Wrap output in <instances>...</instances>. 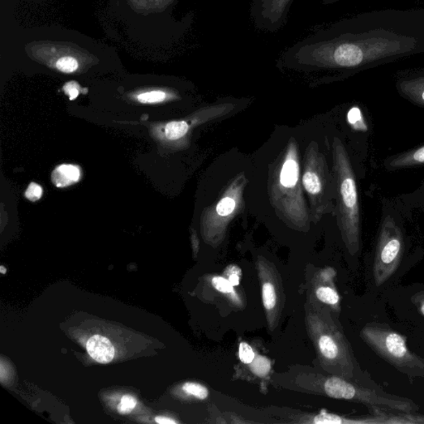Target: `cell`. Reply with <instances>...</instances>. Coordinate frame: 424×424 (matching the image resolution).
Masks as SVG:
<instances>
[{
  "label": "cell",
  "instance_id": "52a82bcc",
  "mask_svg": "<svg viewBox=\"0 0 424 424\" xmlns=\"http://www.w3.org/2000/svg\"><path fill=\"white\" fill-rule=\"evenodd\" d=\"M421 166H424V144L408 151L389 156L383 161V168L389 172Z\"/></svg>",
  "mask_w": 424,
  "mask_h": 424
},
{
  "label": "cell",
  "instance_id": "7c38bea8",
  "mask_svg": "<svg viewBox=\"0 0 424 424\" xmlns=\"http://www.w3.org/2000/svg\"><path fill=\"white\" fill-rule=\"evenodd\" d=\"M80 169L78 167L71 164H63L53 173L51 179L56 186L58 187H64L71 185L79 181L80 179Z\"/></svg>",
  "mask_w": 424,
  "mask_h": 424
},
{
  "label": "cell",
  "instance_id": "2e32d148",
  "mask_svg": "<svg viewBox=\"0 0 424 424\" xmlns=\"http://www.w3.org/2000/svg\"><path fill=\"white\" fill-rule=\"evenodd\" d=\"M400 203L407 207L424 208V183L416 191L409 195L401 196Z\"/></svg>",
  "mask_w": 424,
  "mask_h": 424
},
{
  "label": "cell",
  "instance_id": "f1b7e54d",
  "mask_svg": "<svg viewBox=\"0 0 424 424\" xmlns=\"http://www.w3.org/2000/svg\"><path fill=\"white\" fill-rule=\"evenodd\" d=\"M239 275H237V273H232V275H229V281L231 285L233 286H238L239 285Z\"/></svg>",
  "mask_w": 424,
  "mask_h": 424
},
{
  "label": "cell",
  "instance_id": "9c48e42d",
  "mask_svg": "<svg viewBox=\"0 0 424 424\" xmlns=\"http://www.w3.org/2000/svg\"><path fill=\"white\" fill-rule=\"evenodd\" d=\"M87 348L92 358L99 363H110L115 357L114 346L105 337L96 335L90 338Z\"/></svg>",
  "mask_w": 424,
  "mask_h": 424
},
{
  "label": "cell",
  "instance_id": "1f68e13d",
  "mask_svg": "<svg viewBox=\"0 0 424 424\" xmlns=\"http://www.w3.org/2000/svg\"><path fill=\"white\" fill-rule=\"evenodd\" d=\"M119 412L121 414H130L131 412V409L126 408V407L121 405L118 406Z\"/></svg>",
  "mask_w": 424,
  "mask_h": 424
},
{
  "label": "cell",
  "instance_id": "d6a6232c",
  "mask_svg": "<svg viewBox=\"0 0 424 424\" xmlns=\"http://www.w3.org/2000/svg\"><path fill=\"white\" fill-rule=\"evenodd\" d=\"M337 1H339V0H323V6H328V4L336 3Z\"/></svg>",
  "mask_w": 424,
  "mask_h": 424
},
{
  "label": "cell",
  "instance_id": "d4e9b609",
  "mask_svg": "<svg viewBox=\"0 0 424 424\" xmlns=\"http://www.w3.org/2000/svg\"><path fill=\"white\" fill-rule=\"evenodd\" d=\"M63 89L67 95L69 96L71 101L75 100L76 98L78 96L80 93V85L75 83V81H71V83H67L65 85H64Z\"/></svg>",
  "mask_w": 424,
  "mask_h": 424
},
{
  "label": "cell",
  "instance_id": "8fae6325",
  "mask_svg": "<svg viewBox=\"0 0 424 424\" xmlns=\"http://www.w3.org/2000/svg\"><path fill=\"white\" fill-rule=\"evenodd\" d=\"M400 92L407 100L424 107V77L404 81L400 85Z\"/></svg>",
  "mask_w": 424,
  "mask_h": 424
},
{
  "label": "cell",
  "instance_id": "603a6c76",
  "mask_svg": "<svg viewBox=\"0 0 424 424\" xmlns=\"http://www.w3.org/2000/svg\"><path fill=\"white\" fill-rule=\"evenodd\" d=\"M212 285L217 290L223 294L233 292V285L224 278L216 277L212 280Z\"/></svg>",
  "mask_w": 424,
  "mask_h": 424
},
{
  "label": "cell",
  "instance_id": "7402d4cb",
  "mask_svg": "<svg viewBox=\"0 0 424 424\" xmlns=\"http://www.w3.org/2000/svg\"><path fill=\"white\" fill-rule=\"evenodd\" d=\"M239 359H241L243 363L251 364L254 361V351H253L251 346L246 344V342H242V344L239 345Z\"/></svg>",
  "mask_w": 424,
  "mask_h": 424
},
{
  "label": "cell",
  "instance_id": "ffe728a7",
  "mask_svg": "<svg viewBox=\"0 0 424 424\" xmlns=\"http://www.w3.org/2000/svg\"><path fill=\"white\" fill-rule=\"evenodd\" d=\"M184 391L190 393L199 400L207 399L209 392L203 385L196 383H187L183 387Z\"/></svg>",
  "mask_w": 424,
  "mask_h": 424
},
{
  "label": "cell",
  "instance_id": "5b68a950",
  "mask_svg": "<svg viewBox=\"0 0 424 424\" xmlns=\"http://www.w3.org/2000/svg\"><path fill=\"white\" fill-rule=\"evenodd\" d=\"M294 0H252L251 17L260 31L276 33L285 27Z\"/></svg>",
  "mask_w": 424,
  "mask_h": 424
},
{
  "label": "cell",
  "instance_id": "8992f818",
  "mask_svg": "<svg viewBox=\"0 0 424 424\" xmlns=\"http://www.w3.org/2000/svg\"><path fill=\"white\" fill-rule=\"evenodd\" d=\"M323 155H316L315 150L311 149L309 155L307 156L305 171L303 176V184L311 196H322L325 194H331L337 191L335 177L329 178V173L325 166Z\"/></svg>",
  "mask_w": 424,
  "mask_h": 424
},
{
  "label": "cell",
  "instance_id": "3957f363",
  "mask_svg": "<svg viewBox=\"0 0 424 424\" xmlns=\"http://www.w3.org/2000/svg\"><path fill=\"white\" fill-rule=\"evenodd\" d=\"M362 339L379 357L410 379L424 378V358L410 350L406 337L387 323H367Z\"/></svg>",
  "mask_w": 424,
  "mask_h": 424
},
{
  "label": "cell",
  "instance_id": "277c9868",
  "mask_svg": "<svg viewBox=\"0 0 424 424\" xmlns=\"http://www.w3.org/2000/svg\"><path fill=\"white\" fill-rule=\"evenodd\" d=\"M30 58L63 74H71L97 62L96 56L74 44L66 42L36 41L25 46Z\"/></svg>",
  "mask_w": 424,
  "mask_h": 424
},
{
  "label": "cell",
  "instance_id": "44dd1931",
  "mask_svg": "<svg viewBox=\"0 0 424 424\" xmlns=\"http://www.w3.org/2000/svg\"><path fill=\"white\" fill-rule=\"evenodd\" d=\"M166 93L161 91H153L140 94L138 99L141 103H158L165 100Z\"/></svg>",
  "mask_w": 424,
  "mask_h": 424
},
{
  "label": "cell",
  "instance_id": "7a4b0ae2",
  "mask_svg": "<svg viewBox=\"0 0 424 424\" xmlns=\"http://www.w3.org/2000/svg\"><path fill=\"white\" fill-rule=\"evenodd\" d=\"M404 215L405 207L400 201H384L373 262L376 286L385 284L400 268L406 249Z\"/></svg>",
  "mask_w": 424,
  "mask_h": 424
},
{
  "label": "cell",
  "instance_id": "484cf974",
  "mask_svg": "<svg viewBox=\"0 0 424 424\" xmlns=\"http://www.w3.org/2000/svg\"><path fill=\"white\" fill-rule=\"evenodd\" d=\"M315 423H341V418L336 416V415L329 414L323 413L314 419Z\"/></svg>",
  "mask_w": 424,
  "mask_h": 424
},
{
  "label": "cell",
  "instance_id": "4fadbf2b",
  "mask_svg": "<svg viewBox=\"0 0 424 424\" xmlns=\"http://www.w3.org/2000/svg\"><path fill=\"white\" fill-rule=\"evenodd\" d=\"M319 348L323 357L331 361L341 357L344 353L335 339L328 335H324L320 338Z\"/></svg>",
  "mask_w": 424,
  "mask_h": 424
},
{
  "label": "cell",
  "instance_id": "5bb4252c",
  "mask_svg": "<svg viewBox=\"0 0 424 424\" xmlns=\"http://www.w3.org/2000/svg\"><path fill=\"white\" fill-rule=\"evenodd\" d=\"M238 201L235 196L226 195L221 199L215 208V214L220 219L229 218L237 207Z\"/></svg>",
  "mask_w": 424,
  "mask_h": 424
},
{
  "label": "cell",
  "instance_id": "ac0fdd59",
  "mask_svg": "<svg viewBox=\"0 0 424 424\" xmlns=\"http://www.w3.org/2000/svg\"><path fill=\"white\" fill-rule=\"evenodd\" d=\"M253 372L257 375H266L271 370V362L265 357H258L251 363Z\"/></svg>",
  "mask_w": 424,
  "mask_h": 424
},
{
  "label": "cell",
  "instance_id": "e0dca14e",
  "mask_svg": "<svg viewBox=\"0 0 424 424\" xmlns=\"http://www.w3.org/2000/svg\"><path fill=\"white\" fill-rule=\"evenodd\" d=\"M316 296L321 301L330 304V305H336L339 303V295L335 290L329 287H322L316 291Z\"/></svg>",
  "mask_w": 424,
  "mask_h": 424
},
{
  "label": "cell",
  "instance_id": "30bf717a",
  "mask_svg": "<svg viewBox=\"0 0 424 424\" xmlns=\"http://www.w3.org/2000/svg\"><path fill=\"white\" fill-rule=\"evenodd\" d=\"M177 0H127L133 11L141 15L160 14L172 6Z\"/></svg>",
  "mask_w": 424,
  "mask_h": 424
},
{
  "label": "cell",
  "instance_id": "6da1fadb",
  "mask_svg": "<svg viewBox=\"0 0 424 424\" xmlns=\"http://www.w3.org/2000/svg\"><path fill=\"white\" fill-rule=\"evenodd\" d=\"M332 155L338 220L346 245L355 255L361 246L362 229L357 171L348 149L339 137H334Z\"/></svg>",
  "mask_w": 424,
  "mask_h": 424
},
{
  "label": "cell",
  "instance_id": "cb8c5ba5",
  "mask_svg": "<svg viewBox=\"0 0 424 424\" xmlns=\"http://www.w3.org/2000/svg\"><path fill=\"white\" fill-rule=\"evenodd\" d=\"M26 198L32 201H36L42 198V188L35 183H32L26 192Z\"/></svg>",
  "mask_w": 424,
  "mask_h": 424
},
{
  "label": "cell",
  "instance_id": "83f0119b",
  "mask_svg": "<svg viewBox=\"0 0 424 424\" xmlns=\"http://www.w3.org/2000/svg\"><path fill=\"white\" fill-rule=\"evenodd\" d=\"M121 404L126 407V408L132 410L133 409L135 408V406L137 405V400L135 397H133L130 395H127L122 397Z\"/></svg>",
  "mask_w": 424,
  "mask_h": 424
},
{
  "label": "cell",
  "instance_id": "9a60e30c",
  "mask_svg": "<svg viewBox=\"0 0 424 424\" xmlns=\"http://www.w3.org/2000/svg\"><path fill=\"white\" fill-rule=\"evenodd\" d=\"M188 130H189V126L187 122L174 121L167 125L165 133L169 139L177 140L185 136Z\"/></svg>",
  "mask_w": 424,
  "mask_h": 424
},
{
  "label": "cell",
  "instance_id": "f546056e",
  "mask_svg": "<svg viewBox=\"0 0 424 424\" xmlns=\"http://www.w3.org/2000/svg\"><path fill=\"white\" fill-rule=\"evenodd\" d=\"M155 421L158 423H161V424H175L176 422L174 421H173V419H171L169 418H164V417H157L155 418Z\"/></svg>",
  "mask_w": 424,
  "mask_h": 424
},
{
  "label": "cell",
  "instance_id": "ba28073f",
  "mask_svg": "<svg viewBox=\"0 0 424 424\" xmlns=\"http://www.w3.org/2000/svg\"><path fill=\"white\" fill-rule=\"evenodd\" d=\"M299 170L296 147L291 144L280 171V185L285 189L289 188V190H294L293 188L297 187L298 183Z\"/></svg>",
  "mask_w": 424,
  "mask_h": 424
},
{
  "label": "cell",
  "instance_id": "4316f807",
  "mask_svg": "<svg viewBox=\"0 0 424 424\" xmlns=\"http://www.w3.org/2000/svg\"><path fill=\"white\" fill-rule=\"evenodd\" d=\"M410 300L411 303L417 307L418 312L424 316V290L414 294Z\"/></svg>",
  "mask_w": 424,
  "mask_h": 424
},
{
  "label": "cell",
  "instance_id": "836d02e7",
  "mask_svg": "<svg viewBox=\"0 0 424 424\" xmlns=\"http://www.w3.org/2000/svg\"><path fill=\"white\" fill-rule=\"evenodd\" d=\"M1 273H3V275H4V273H6V269H4L3 266H1Z\"/></svg>",
  "mask_w": 424,
  "mask_h": 424
},
{
  "label": "cell",
  "instance_id": "d6986e66",
  "mask_svg": "<svg viewBox=\"0 0 424 424\" xmlns=\"http://www.w3.org/2000/svg\"><path fill=\"white\" fill-rule=\"evenodd\" d=\"M263 301L266 309L271 310L275 307L276 304V294L275 287L273 285L265 284L263 287Z\"/></svg>",
  "mask_w": 424,
  "mask_h": 424
},
{
  "label": "cell",
  "instance_id": "4dcf8cb0",
  "mask_svg": "<svg viewBox=\"0 0 424 424\" xmlns=\"http://www.w3.org/2000/svg\"><path fill=\"white\" fill-rule=\"evenodd\" d=\"M227 271H229L228 273H227L229 275H232V273H237V275L239 276L241 275V269H239L237 266H230L228 267V269H227Z\"/></svg>",
  "mask_w": 424,
  "mask_h": 424
}]
</instances>
